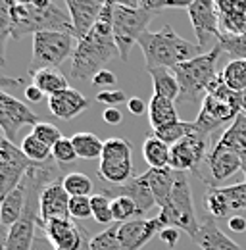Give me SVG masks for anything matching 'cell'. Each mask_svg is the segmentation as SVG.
<instances>
[{
    "instance_id": "1",
    "label": "cell",
    "mask_w": 246,
    "mask_h": 250,
    "mask_svg": "<svg viewBox=\"0 0 246 250\" xmlns=\"http://www.w3.org/2000/svg\"><path fill=\"white\" fill-rule=\"evenodd\" d=\"M10 6V37L14 41L25 35H37L44 31H67L73 35L69 14L62 12L50 0H8Z\"/></svg>"
},
{
    "instance_id": "2",
    "label": "cell",
    "mask_w": 246,
    "mask_h": 250,
    "mask_svg": "<svg viewBox=\"0 0 246 250\" xmlns=\"http://www.w3.org/2000/svg\"><path fill=\"white\" fill-rule=\"evenodd\" d=\"M120 56L112 23L98 21L83 41L77 42L69 75L73 79H92L98 71L106 69L108 62Z\"/></svg>"
},
{
    "instance_id": "3",
    "label": "cell",
    "mask_w": 246,
    "mask_h": 250,
    "mask_svg": "<svg viewBox=\"0 0 246 250\" xmlns=\"http://www.w3.org/2000/svg\"><path fill=\"white\" fill-rule=\"evenodd\" d=\"M139 46L143 50L146 69H173L179 63L194 60L204 54L198 44L179 37L171 25H164L160 31H146L141 37Z\"/></svg>"
},
{
    "instance_id": "4",
    "label": "cell",
    "mask_w": 246,
    "mask_h": 250,
    "mask_svg": "<svg viewBox=\"0 0 246 250\" xmlns=\"http://www.w3.org/2000/svg\"><path fill=\"white\" fill-rule=\"evenodd\" d=\"M221 52H223V48L217 42L212 50L200 54L194 60L179 63L177 67L171 69L179 81V87H181V94L177 100L181 106H184V108L202 106L204 98L208 96V89L212 87V83L219 75L217 73V60H219Z\"/></svg>"
},
{
    "instance_id": "5",
    "label": "cell",
    "mask_w": 246,
    "mask_h": 250,
    "mask_svg": "<svg viewBox=\"0 0 246 250\" xmlns=\"http://www.w3.org/2000/svg\"><path fill=\"white\" fill-rule=\"evenodd\" d=\"M156 12L144 6V0H123L114 2V39L120 50V58L123 62L129 60V52L135 44H139L141 37L148 31V23L152 21Z\"/></svg>"
},
{
    "instance_id": "6",
    "label": "cell",
    "mask_w": 246,
    "mask_h": 250,
    "mask_svg": "<svg viewBox=\"0 0 246 250\" xmlns=\"http://www.w3.org/2000/svg\"><path fill=\"white\" fill-rule=\"evenodd\" d=\"M158 218L165 223V227H175L179 231H184L192 241L198 235L200 223L196 219V210H194V202H192V190L188 185L186 173L177 171V179L173 190L167 198V202L164 204V208H160Z\"/></svg>"
},
{
    "instance_id": "7",
    "label": "cell",
    "mask_w": 246,
    "mask_h": 250,
    "mask_svg": "<svg viewBox=\"0 0 246 250\" xmlns=\"http://www.w3.org/2000/svg\"><path fill=\"white\" fill-rule=\"evenodd\" d=\"M75 37L67 31H44L33 37L29 75L41 69H58L75 52Z\"/></svg>"
},
{
    "instance_id": "8",
    "label": "cell",
    "mask_w": 246,
    "mask_h": 250,
    "mask_svg": "<svg viewBox=\"0 0 246 250\" xmlns=\"http://www.w3.org/2000/svg\"><path fill=\"white\" fill-rule=\"evenodd\" d=\"M31 166L33 162L23 154L21 146H16V143L8 139L0 141V196L2 200L14 188L21 185Z\"/></svg>"
},
{
    "instance_id": "9",
    "label": "cell",
    "mask_w": 246,
    "mask_h": 250,
    "mask_svg": "<svg viewBox=\"0 0 246 250\" xmlns=\"http://www.w3.org/2000/svg\"><path fill=\"white\" fill-rule=\"evenodd\" d=\"M39 229L56 250H91L92 237L75 219H52L41 223Z\"/></svg>"
},
{
    "instance_id": "10",
    "label": "cell",
    "mask_w": 246,
    "mask_h": 250,
    "mask_svg": "<svg viewBox=\"0 0 246 250\" xmlns=\"http://www.w3.org/2000/svg\"><path fill=\"white\" fill-rule=\"evenodd\" d=\"M186 14L190 18V23H192L194 35L198 39L200 50L208 48V44L214 39L219 42L221 27H219V12H217L215 2H212V0H194L186 8Z\"/></svg>"
},
{
    "instance_id": "11",
    "label": "cell",
    "mask_w": 246,
    "mask_h": 250,
    "mask_svg": "<svg viewBox=\"0 0 246 250\" xmlns=\"http://www.w3.org/2000/svg\"><path fill=\"white\" fill-rule=\"evenodd\" d=\"M41 122L42 120L31 110L25 102L18 100L8 91L0 93V127L4 131V139L14 143L16 135L20 133V129L23 125H33L35 127Z\"/></svg>"
},
{
    "instance_id": "12",
    "label": "cell",
    "mask_w": 246,
    "mask_h": 250,
    "mask_svg": "<svg viewBox=\"0 0 246 250\" xmlns=\"http://www.w3.org/2000/svg\"><path fill=\"white\" fill-rule=\"evenodd\" d=\"M241 112H237L233 106H229L227 102H223L221 98H217L214 94H208L200 106V112L196 116V120L192 122L194 124V131L200 133L202 137L210 139L217 129H221L223 125H231L237 116Z\"/></svg>"
},
{
    "instance_id": "13",
    "label": "cell",
    "mask_w": 246,
    "mask_h": 250,
    "mask_svg": "<svg viewBox=\"0 0 246 250\" xmlns=\"http://www.w3.org/2000/svg\"><path fill=\"white\" fill-rule=\"evenodd\" d=\"M208 141L206 137H202L200 133H190L188 137H184L181 143H177L175 146H171V164L169 167L175 171H192L196 177L202 173L200 171V164L208 158Z\"/></svg>"
},
{
    "instance_id": "14",
    "label": "cell",
    "mask_w": 246,
    "mask_h": 250,
    "mask_svg": "<svg viewBox=\"0 0 246 250\" xmlns=\"http://www.w3.org/2000/svg\"><path fill=\"white\" fill-rule=\"evenodd\" d=\"M165 227V223L158 218H139L131 219L127 223H120V243L123 250H141L154 235H160Z\"/></svg>"
},
{
    "instance_id": "15",
    "label": "cell",
    "mask_w": 246,
    "mask_h": 250,
    "mask_svg": "<svg viewBox=\"0 0 246 250\" xmlns=\"http://www.w3.org/2000/svg\"><path fill=\"white\" fill-rule=\"evenodd\" d=\"M104 4L106 2H100V0H67L65 2L67 14L73 25V37L77 39V42L83 41L94 29V25L100 20Z\"/></svg>"
},
{
    "instance_id": "16",
    "label": "cell",
    "mask_w": 246,
    "mask_h": 250,
    "mask_svg": "<svg viewBox=\"0 0 246 250\" xmlns=\"http://www.w3.org/2000/svg\"><path fill=\"white\" fill-rule=\"evenodd\" d=\"M69 200L71 196L63 187L62 179L46 185L41 192L39 210H41V223L52 221V219H67L69 218Z\"/></svg>"
},
{
    "instance_id": "17",
    "label": "cell",
    "mask_w": 246,
    "mask_h": 250,
    "mask_svg": "<svg viewBox=\"0 0 246 250\" xmlns=\"http://www.w3.org/2000/svg\"><path fill=\"white\" fill-rule=\"evenodd\" d=\"M102 194H106L108 198H118V196H127V198H131V200L137 204L141 216L148 214L154 206H156V200H154L150 185L146 183V179H144L143 175H137L135 179H131V181L125 183V185H104Z\"/></svg>"
},
{
    "instance_id": "18",
    "label": "cell",
    "mask_w": 246,
    "mask_h": 250,
    "mask_svg": "<svg viewBox=\"0 0 246 250\" xmlns=\"http://www.w3.org/2000/svg\"><path fill=\"white\" fill-rule=\"evenodd\" d=\"M206 164L212 173V181L208 183V187H219L217 183H223L237 171H243V158L219 145H214V148L206 158Z\"/></svg>"
},
{
    "instance_id": "19",
    "label": "cell",
    "mask_w": 246,
    "mask_h": 250,
    "mask_svg": "<svg viewBox=\"0 0 246 250\" xmlns=\"http://www.w3.org/2000/svg\"><path fill=\"white\" fill-rule=\"evenodd\" d=\"M89 106H91V100L71 87L54 96H48V110L52 112V116H56L58 120H63V122L77 118Z\"/></svg>"
},
{
    "instance_id": "20",
    "label": "cell",
    "mask_w": 246,
    "mask_h": 250,
    "mask_svg": "<svg viewBox=\"0 0 246 250\" xmlns=\"http://www.w3.org/2000/svg\"><path fill=\"white\" fill-rule=\"evenodd\" d=\"M221 35L246 33V0H217Z\"/></svg>"
},
{
    "instance_id": "21",
    "label": "cell",
    "mask_w": 246,
    "mask_h": 250,
    "mask_svg": "<svg viewBox=\"0 0 246 250\" xmlns=\"http://www.w3.org/2000/svg\"><path fill=\"white\" fill-rule=\"evenodd\" d=\"M194 243L202 250H241V247L235 241H231L215 225V219L210 218V216H206L200 221V229H198V235H196Z\"/></svg>"
},
{
    "instance_id": "22",
    "label": "cell",
    "mask_w": 246,
    "mask_h": 250,
    "mask_svg": "<svg viewBox=\"0 0 246 250\" xmlns=\"http://www.w3.org/2000/svg\"><path fill=\"white\" fill-rule=\"evenodd\" d=\"M143 177L150 185L154 200H156V206L158 208H164V204L167 202V198H169V194L173 190L175 179H177V171L171 169V167H165V169H148L146 173H143Z\"/></svg>"
},
{
    "instance_id": "23",
    "label": "cell",
    "mask_w": 246,
    "mask_h": 250,
    "mask_svg": "<svg viewBox=\"0 0 246 250\" xmlns=\"http://www.w3.org/2000/svg\"><path fill=\"white\" fill-rule=\"evenodd\" d=\"M98 177L104 185H125L133 175V160H100Z\"/></svg>"
},
{
    "instance_id": "24",
    "label": "cell",
    "mask_w": 246,
    "mask_h": 250,
    "mask_svg": "<svg viewBox=\"0 0 246 250\" xmlns=\"http://www.w3.org/2000/svg\"><path fill=\"white\" fill-rule=\"evenodd\" d=\"M215 145H219V146H223V148H227V150L239 154V156L245 160L246 158V114L245 112H241V114L237 116V120L223 131L221 139H219Z\"/></svg>"
},
{
    "instance_id": "25",
    "label": "cell",
    "mask_w": 246,
    "mask_h": 250,
    "mask_svg": "<svg viewBox=\"0 0 246 250\" xmlns=\"http://www.w3.org/2000/svg\"><path fill=\"white\" fill-rule=\"evenodd\" d=\"M148 122L152 125V129H160L164 125L179 122L175 102L169 98H164L160 94H152L150 104H148Z\"/></svg>"
},
{
    "instance_id": "26",
    "label": "cell",
    "mask_w": 246,
    "mask_h": 250,
    "mask_svg": "<svg viewBox=\"0 0 246 250\" xmlns=\"http://www.w3.org/2000/svg\"><path fill=\"white\" fill-rule=\"evenodd\" d=\"M143 158L146 160L150 169H165L171 164V146L150 133L143 143Z\"/></svg>"
},
{
    "instance_id": "27",
    "label": "cell",
    "mask_w": 246,
    "mask_h": 250,
    "mask_svg": "<svg viewBox=\"0 0 246 250\" xmlns=\"http://www.w3.org/2000/svg\"><path fill=\"white\" fill-rule=\"evenodd\" d=\"M25 210V185L21 181V185L14 188L4 200H2V212H0V221L2 227H12L16 221L23 216Z\"/></svg>"
},
{
    "instance_id": "28",
    "label": "cell",
    "mask_w": 246,
    "mask_h": 250,
    "mask_svg": "<svg viewBox=\"0 0 246 250\" xmlns=\"http://www.w3.org/2000/svg\"><path fill=\"white\" fill-rule=\"evenodd\" d=\"M152 77V85H154V94H160L164 98H169L173 102L179 100V94H181V87H179V81L175 77V73L171 69H164V67H156V69H146Z\"/></svg>"
},
{
    "instance_id": "29",
    "label": "cell",
    "mask_w": 246,
    "mask_h": 250,
    "mask_svg": "<svg viewBox=\"0 0 246 250\" xmlns=\"http://www.w3.org/2000/svg\"><path fill=\"white\" fill-rule=\"evenodd\" d=\"M31 77H33V83L48 96H54V94L69 89L67 77L62 73L60 69H41V71L33 73Z\"/></svg>"
},
{
    "instance_id": "30",
    "label": "cell",
    "mask_w": 246,
    "mask_h": 250,
    "mask_svg": "<svg viewBox=\"0 0 246 250\" xmlns=\"http://www.w3.org/2000/svg\"><path fill=\"white\" fill-rule=\"evenodd\" d=\"M73 141V146H75V152L79 158H85V160H94V158H102L104 152V141L94 135V133H75L71 137Z\"/></svg>"
},
{
    "instance_id": "31",
    "label": "cell",
    "mask_w": 246,
    "mask_h": 250,
    "mask_svg": "<svg viewBox=\"0 0 246 250\" xmlns=\"http://www.w3.org/2000/svg\"><path fill=\"white\" fill-rule=\"evenodd\" d=\"M221 79L235 93L246 91V60H231L221 69Z\"/></svg>"
},
{
    "instance_id": "32",
    "label": "cell",
    "mask_w": 246,
    "mask_h": 250,
    "mask_svg": "<svg viewBox=\"0 0 246 250\" xmlns=\"http://www.w3.org/2000/svg\"><path fill=\"white\" fill-rule=\"evenodd\" d=\"M190 133H194V124L190 122H175V124H169V125H164L160 129H154V135L164 141L165 145L169 146H175L177 143H181L184 137H188Z\"/></svg>"
},
{
    "instance_id": "33",
    "label": "cell",
    "mask_w": 246,
    "mask_h": 250,
    "mask_svg": "<svg viewBox=\"0 0 246 250\" xmlns=\"http://www.w3.org/2000/svg\"><path fill=\"white\" fill-rule=\"evenodd\" d=\"M204 208L210 214V218L214 219H223L229 216L231 206L229 200L225 198V194L221 192L219 187H208L206 194H204Z\"/></svg>"
},
{
    "instance_id": "34",
    "label": "cell",
    "mask_w": 246,
    "mask_h": 250,
    "mask_svg": "<svg viewBox=\"0 0 246 250\" xmlns=\"http://www.w3.org/2000/svg\"><path fill=\"white\" fill-rule=\"evenodd\" d=\"M62 183L67 190V194L73 198V196H91L92 194V179L89 175L81 173V171H71L67 175L62 177Z\"/></svg>"
},
{
    "instance_id": "35",
    "label": "cell",
    "mask_w": 246,
    "mask_h": 250,
    "mask_svg": "<svg viewBox=\"0 0 246 250\" xmlns=\"http://www.w3.org/2000/svg\"><path fill=\"white\" fill-rule=\"evenodd\" d=\"M21 150L23 154L29 158L33 164H42V162H48L52 158V148L46 146L44 143H41L35 135H27L21 143Z\"/></svg>"
},
{
    "instance_id": "36",
    "label": "cell",
    "mask_w": 246,
    "mask_h": 250,
    "mask_svg": "<svg viewBox=\"0 0 246 250\" xmlns=\"http://www.w3.org/2000/svg\"><path fill=\"white\" fill-rule=\"evenodd\" d=\"M131 154L133 148L127 139L110 137L108 141H104V152L100 160H131Z\"/></svg>"
},
{
    "instance_id": "37",
    "label": "cell",
    "mask_w": 246,
    "mask_h": 250,
    "mask_svg": "<svg viewBox=\"0 0 246 250\" xmlns=\"http://www.w3.org/2000/svg\"><path fill=\"white\" fill-rule=\"evenodd\" d=\"M118 231H120V223H112L106 231L92 237L91 250H123Z\"/></svg>"
},
{
    "instance_id": "38",
    "label": "cell",
    "mask_w": 246,
    "mask_h": 250,
    "mask_svg": "<svg viewBox=\"0 0 246 250\" xmlns=\"http://www.w3.org/2000/svg\"><path fill=\"white\" fill-rule=\"evenodd\" d=\"M219 46L233 60H246V33H243V35H221Z\"/></svg>"
},
{
    "instance_id": "39",
    "label": "cell",
    "mask_w": 246,
    "mask_h": 250,
    "mask_svg": "<svg viewBox=\"0 0 246 250\" xmlns=\"http://www.w3.org/2000/svg\"><path fill=\"white\" fill-rule=\"evenodd\" d=\"M112 214H114V221L116 223H127V221H131V218L141 216L137 204L131 198H127V196L112 198Z\"/></svg>"
},
{
    "instance_id": "40",
    "label": "cell",
    "mask_w": 246,
    "mask_h": 250,
    "mask_svg": "<svg viewBox=\"0 0 246 250\" xmlns=\"http://www.w3.org/2000/svg\"><path fill=\"white\" fill-rule=\"evenodd\" d=\"M91 204H92V218L98 223H112L114 221V214H112V198H108L106 194L98 192V194H92L91 196Z\"/></svg>"
},
{
    "instance_id": "41",
    "label": "cell",
    "mask_w": 246,
    "mask_h": 250,
    "mask_svg": "<svg viewBox=\"0 0 246 250\" xmlns=\"http://www.w3.org/2000/svg\"><path fill=\"white\" fill-rule=\"evenodd\" d=\"M31 135H35L41 143H44V145L50 146V148H54L56 143H58L60 139H63V135H62L60 129H58L54 124H48V122H41V124H37L35 127H33Z\"/></svg>"
},
{
    "instance_id": "42",
    "label": "cell",
    "mask_w": 246,
    "mask_h": 250,
    "mask_svg": "<svg viewBox=\"0 0 246 250\" xmlns=\"http://www.w3.org/2000/svg\"><path fill=\"white\" fill-rule=\"evenodd\" d=\"M219 188L225 194V198L229 200L231 210H246V181Z\"/></svg>"
},
{
    "instance_id": "43",
    "label": "cell",
    "mask_w": 246,
    "mask_h": 250,
    "mask_svg": "<svg viewBox=\"0 0 246 250\" xmlns=\"http://www.w3.org/2000/svg\"><path fill=\"white\" fill-rule=\"evenodd\" d=\"M52 158L58 162V164H73L77 160V152H75V146H73V141L63 137L56 143V146L52 148Z\"/></svg>"
},
{
    "instance_id": "44",
    "label": "cell",
    "mask_w": 246,
    "mask_h": 250,
    "mask_svg": "<svg viewBox=\"0 0 246 250\" xmlns=\"http://www.w3.org/2000/svg\"><path fill=\"white\" fill-rule=\"evenodd\" d=\"M69 218L75 219V221L92 218L91 196H73L69 200Z\"/></svg>"
},
{
    "instance_id": "45",
    "label": "cell",
    "mask_w": 246,
    "mask_h": 250,
    "mask_svg": "<svg viewBox=\"0 0 246 250\" xmlns=\"http://www.w3.org/2000/svg\"><path fill=\"white\" fill-rule=\"evenodd\" d=\"M8 39H10V6H8V0H0V52H2V60H4Z\"/></svg>"
},
{
    "instance_id": "46",
    "label": "cell",
    "mask_w": 246,
    "mask_h": 250,
    "mask_svg": "<svg viewBox=\"0 0 246 250\" xmlns=\"http://www.w3.org/2000/svg\"><path fill=\"white\" fill-rule=\"evenodd\" d=\"M123 100H125V93H122V91H100L96 94V102L106 104L108 108H116Z\"/></svg>"
},
{
    "instance_id": "47",
    "label": "cell",
    "mask_w": 246,
    "mask_h": 250,
    "mask_svg": "<svg viewBox=\"0 0 246 250\" xmlns=\"http://www.w3.org/2000/svg\"><path fill=\"white\" fill-rule=\"evenodd\" d=\"M158 237H160V241H162L165 247L175 249V247H177V243H179L181 231H179V229H175V227H167V229H164V231H162Z\"/></svg>"
},
{
    "instance_id": "48",
    "label": "cell",
    "mask_w": 246,
    "mask_h": 250,
    "mask_svg": "<svg viewBox=\"0 0 246 250\" xmlns=\"http://www.w3.org/2000/svg\"><path fill=\"white\" fill-rule=\"evenodd\" d=\"M116 75L112 73V71H108V69H102V71H98L94 77L91 79V83L94 87H110V85H116Z\"/></svg>"
},
{
    "instance_id": "49",
    "label": "cell",
    "mask_w": 246,
    "mask_h": 250,
    "mask_svg": "<svg viewBox=\"0 0 246 250\" xmlns=\"http://www.w3.org/2000/svg\"><path fill=\"white\" fill-rule=\"evenodd\" d=\"M127 108H129V112L133 114V116H141V114H144V112H148V106L139 98V96H133V98H129L127 100Z\"/></svg>"
},
{
    "instance_id": "50",
    "label": "cell",
    "mask_w": 246,
    "mask_h": 250,
    "mask_svg": "<svg viewBox=\"0 0 246 250\" xmlns=\"http://www.w3.org/2000/svg\"><path fill=\"white\" fill-rule=\"evenodd\" d=\"M102 120L108 125H118L122 124V112L118 108H106L102 114Z\"/></svg>"
},
{
    "instance_id": "51",
    "label": "cell",
    "mask_w": 246,
    "mask_h": 250,
    "mask_svg": "<svg viewBox=\"0 0 246 250\" xmlns=\"http://www.w3.org/2000/svg\"><path fill=\"white\" fill-rule=\"evenodd\" d=\"M25 98H27L29 102H33V104H37V102H41V100L44 98V93H42L35 83H31V85L25 87Z\"/></svg>"
},
{
    "instance_id": "52",
    "label": "cell",
    "mask_w": 246,
    "mask_h": 250,
    "mask_svg": "<svg viewBox=\"0 0 246 250\" xmlns=\"http://www.w3.org/2000/svg\"><path fill=\"white\" fill-rule=\"evenodd\" d=\"M227 225H229V229H231L233 233H245L246 218H243V216H233V218L227 221Z\"/></svg>"
},
{
    "instance_id": "53",
    "label": "cell",
    "mask_w": 246,
    "mask_h": 250,
    "mask_svg": "<svg viewBox=\"0 0 246 250\" xmlns=\"http://www.w3.org/2000/svg\"><path fill=\"white\" fill-rule=\"evenodd\" d=\"M33 250H56L52 247V243L44 237V233L42 235H37V239H35V243H33Z\"/></svg>"
},
{
    "instance_id": "54",
    "label": "cell",
    "mask_w": 246,
    "mask_h": 250,
    "mask_svg": "<svg viewBox=\"0 0 246 250\" xmlns=\"http://www.w3.org/2000/svg\"><path fill=\"white\" fill-rule=\"evenodd\" d=\"M241 106H243V112L246 114V91L241 93Z\"/></svg>"
},
{
    "instance_id": "55",
    "label": "cell",
    "mask_w": 246,
    "mask_h": 250,
    "mask_svg": "<svg viewBox=\"0 0 246 250\" xmlns=\"http://www.w3.org/2000/svg\"><path fill=\"white\" fill-rule=\"evenodd\" d=\"M243 173H245V181H246V158L243 160Z\"/></svg>"
}]
</instances>
